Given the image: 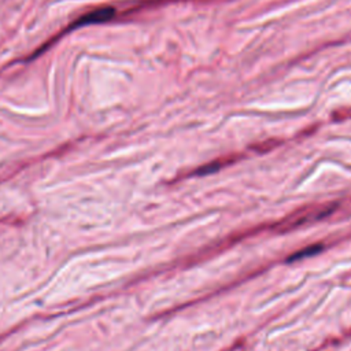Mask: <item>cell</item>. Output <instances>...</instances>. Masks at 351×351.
<instances>
[{
	"instance_id": "cell-1",
	"label": "cell",
	"mask_w": 351,
	"mask_h": 351,
	"mask_svg": "<svg viewBox=\"0 0 351 351\" xmlns=\"http://www.w3.org/2000/svg\"><path fill=\"white\" fill-rule=\"evenodd\" d=\"M114 16V10L107 7V8H100L89 12L84 18L78 21V25H86V23H100L111 19Z\"/></svg>"
}]
</instances>
